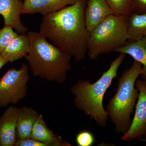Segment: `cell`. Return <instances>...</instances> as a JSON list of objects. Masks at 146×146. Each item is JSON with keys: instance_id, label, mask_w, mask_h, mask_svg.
I'll list each match as a JSON object with an SVG mask.
<instances>
[{"instance_id": "obj_10", "label": "cell", "mask_w": 146, "mask_h": 146, "mask_svg": "<svg viewBox=\"0 0 146 146\" xmlns=\"http://www.w3.org/2000/svg\"><path fill=\"white\" fill-rule=\"evenodd\" d=\"M78 0H24L22 14L39 13L43 16L51 14L68 6L75 3Z\"/></svg>"}, {"instance_id": "obj_9", "label": "cell", "mask_w": 146, "mask_h": 146, "mask_svg": "<svg viewBox=\"0 0 146 146\" xmlns=\"http://www.w3.org/2000/svg\"><path fill=\"white\" fill-rule=\"evenodd\" d=\"M23 6L21 0H0V15L5 25L11 27L19 34H26L28 30L21 19Z\"/></svg>"}, {"instance_id": "obj_1", "label": "cell", "mask_w": 146, "mask_h": 146, "mask_svg": "<svg viewBox=\"0 0 146 146\" xmlns=\"http://www.w3.org/2000/svg\"><path fill=\"white\" fill-rule=\"evenodd\" d=\"M87 0L43 16L39 33L77 62L85 58L90 32L86 28L85 11Z\"/></svg>"}, {"instance_id": "obj_6", "label": "cell", "mask_w": 146, "mask_h": 146, "mask_svg": "<svg viewBox=\"0 0 146 146\" xmlns=\"http://www.w3.org/2000/svg\"><path fill=\"white\" fill-rule=\"evenodd\" d=\"M27 65L9 69L0 78V107L16 104L27 96L30 76Z\"/></svg>"}, {"instance_id": "obj_18", "label": "cell", "mask_w": 146, "mask_h": 146, "mask_svg": "<svg viewBox=\"0 0 146 146\" xmlns=\"http://www.w3.org/2000/svg\"><path fill=\"white\" fill-rule=\"evenodd\" d=\"M18 35L11 27L9 26L4 25L3 29H0V53Z\"/></svg>"}, {"instance_id": "obj_12", "label": "cell", "mask_w": 146, "mask_h": 146, "mask_svg": "<svg viewBox=\"0 0 146 146\" xmlns=\"http://www.w3.org/2000/svg\"><path fill=\"white\" fill-rule=\"evenodd\" d=\"M31 138L46 144L47 146H69L70 144L56 136L48 127L42 114H39L35 123Z\"/></svg>"}, {"instance_id": "obj_7", "label": "cell", "mask_w": 146, "mask_h": 146, "mask_svg": "<svg viewBox=\"0 0 146 146\" xmlns=\"http://www.w3.org/2000/svg\"><path fill=\"white\" fill-rule=\"evenodd\" d=\"M135 86L139 90V95L136 105L135 114L130 128L121 138V140L126 142H130L136 139L141 140L145 133L146 81L137 80Z\"/></svg>"}, {"instance_id": "obj_5", "label": "cell", "mask_w": 146, "mask_h": 146, "mask_svg": "<svg viewBox=\"0 0 146 146\" xmlns=\"http://www.w3.org/2000/svg\"><path fill=\"white\" fill-rule=\"evenodd\" d=\"M128 18L111 14L90 33L87 52L90 60H96L100 55L115 52L127 44Z\"/></svg>"}, {"instance_id": "obj_25", "label": "cell", "mask_w": 146, "mask_h": 146, "mask_svg": "<svg viewBox=\"0 0 146 146\" xmlns=\"http://www.w3.org/2000/svg\"><path fill=\"white\" fill-rule=\"evenodd\" d=\"M21 1H23L24 0H21Z\"/></svg>"}, {"instance_id": "obj_15", "label": "cell", "mask_w": 146, "mask_h": 146, "mask_svg": "<svg viewBox=\"0 0 146 146\" xmlns=\"http://www.w3.org/2000/svg\"><path fill=\"white\" fill-rule=\"evenodd\" d=\"M115 52L129 55L141 63L143 73L140 76L142 80L146 81V36L137 41L127 42Z\"/></svg>"}, {"instance_id": "obj_17", "label": "cell", "mask_w": 146, "mask_h": 146, "mask_svg": "<svg viewBox=\"0 0 146 146\" xmlns=\"http://www.w3.org/2000/svg\"><path fill=\"white\" fill-rule=\"evenodd\" d=\"M113 14L129 17L135 12L131 0H105Z\"/></svg>"}, {"instance_id": "obj_14", "label": "cell", "mask_w": 146, "mask_h": 146, "mask_svg": "<svg viewBox=\"0 0 146 146\" xmlns=\"http://www.w3.org/2000/svg\"><path fill=\"white\" fill-rule=\"evenodd\" d=\"M39 115L31 108L23 106L20 108L16 127L17 140L31 138L33 128Z\"/></svg>"}, {"instance_id": "obj_2", "label": "cell", "mask_w": 146, "mask_h": 146, "mask_svg": "<svg viewBox=\"0 0 146 146\" xmlns=\"http://www.w3.org/2000/svg\"><path fill=\"white\" fill-rule=\"evenodd\" d=\"M28 53L25 58L33 75L50 82L64 83L72 69V56L48 42L40 33L29 31Z\"/></svg>"}, {"instance_id": "obj_3", "label": "cell", "mask_w": 146, "mask_h": 146, "mask_svg": "<svg viewBox=\"0 0 146 146\" xmlns=\"http://www.w3.org/2000/svg\"><path fill=\"white\" fill-rule=\"evenodd\" d=\"M125 55L120 53L112 61L109 69L96 82L91 83L86 80L80 79L71 87L76 108L91 117L100 127H105L109 119L103 104L105 94L117 76L118 70Z\"/></svg>"}, {"instance_id": "obj_11", "label": "cell", "mask_w": 146, "mask_h": 146, "mask_svg": "<svg viewBox=\"0 0 146 146\" xmlns=\"http://www.w3.org/2000/svg\"><path fill=\"white\" fill-rule=\"evenodd\" d=\"M113 12L105 0H87L85 21L89 32Z\"/></svg>"}, {"instance_id": "obj_21", "label": "cell", "mask_w": 146, "mask_h": 146, "mask_svg": "<svg viewBox=\"0 0 146 146\" xmlns=\"http://www.w3.org/2000/svg\"><path fill=\"white\" fill-rule=\"evenodd\" d=\"M135 7V12L146 13V0H131Z\"/></svg>"}, {"instance_id": "obj_19", "label": "cell", "mask_w": 146, "mask_h": 146, "mask_svg": "<svg viewBox=\"0 0 146 146\" xmlns=\"http://www.w3.org/2000/svg\"><path fill=\"white\" fill-rule=\"evenodd\" d=\"M76 143L78 146H91L95 142L93 133L88 130L82 131L76 137Z\"/></svg>"}, {"instance_id": "obj_23", "label": "cell", "mask_w": 146, "mask_h": 146, "mask_svg": "<svg viewBox=\"0 0 146 146\" xmlns=\"http://www.w3.org/2000/svg\"><path fill=\"white\" fill-rule=\"evenodd\" d=\"M141 141H146V135H145V136H143V137L141 139Z\"/></svg>"}, {"instance_id": "obj_20", "label": "cell", "mask_w": 146, "mask_h": 146, "mask_svg": "<svg viewBox=\"0 0 146 146\" xmlns=\"http://www.w3.org/2000/svg\"><path fill=\"white\" fill-rule=\"evenodd\" d=\"M14 146H47L46 144L33 138H27L16 140Z\"/></svg>"}, {"instance_id": "obj_13", "label": "cell", "mask_w": 146, "mask_h": 146, "mask_svg": "<svg viewBox=\"0 0 146 146\" xmlns=\"http://www.w3.org/2000/svg\"><path fill=\"white\" fill-rule=\"evenodd\" d=\"M29 42L27 34H18L7 45L0 55L7 62L25 57L28 53Z\"/></svg>"}, {"instance_id": "obj_4", "label": "cell", "mask_w": 146, "mask_h": 146, "mask_svg": "<svg viewBox=\"0 0 146 146\" xmlns=\"http://www.w3.org/2000/svg\"><path fill=\"white\" fill-rule=\"evenodd\" d=\"M142 73V65L134 60L131 67L124 71L119 78L117 92L108 102L106 110L117 133L125 134L130 128L131 115L139 95L135 83Z\"/></svg>"}, {"instance_id": "obj_16", "label": "cell", "mask_w": 146, "mask_h": 146, "mask_svg": "<svg viewBox=\"0 0 146 146\" xmlns=\"http://www.w3.org/2000/svg\"><path fill=\"white\" fill-rule=\"evenodd\" d=\"M127 33L131 42L140 40L146 36V13L134 12L128 18Z\"/></svg>"}, {"instance_id": "obj_22", "label": "cell", "mask_w": 146, "mask_h": 146, "mask_svg": "<svg viewBox=\"0 0 146 146\" xmlns=\"http://www.w3.org/2000/svg\"><path fill=\"white\" fill-rule=\"evenodd\" d=\"M7 63H8V62H7L6 60H5V59L2 57L0 55V70H1V69Z\"/></svg>"}, {"instance_id": "obj_8", "label": "cell", "mask_w": 146, "mask_h": 146, "mask_svg": "<svg viewBox=\"0 0 146 146\" xmlns=\"http://www.w3.org/2000/svg\"><path fill=\"white\" fill-rule=\"evenodd\" d=\"M20 108L9 106L0 117V146H14Z\"/></svg>"}, {"instance_id": "obj_24", "label": "cell", "mask_w": 146, "mask_h": 146, "mask_svg": "<svg viewBox=\"0 0 146 146\" xmlns=\"http://www.w3.org/2000/svg\"><path fill=\"white\" fill-rule=\"evenodd\" d=\"M145 135H146V124L145 126V135H144V136H145Z\"/></svg>"}]
</instances>
